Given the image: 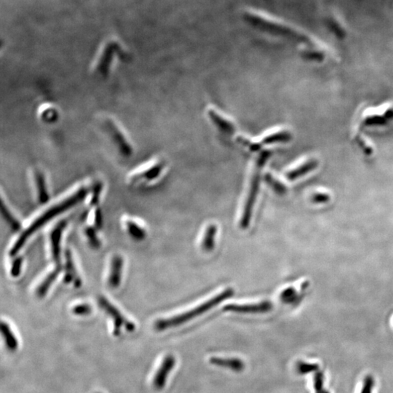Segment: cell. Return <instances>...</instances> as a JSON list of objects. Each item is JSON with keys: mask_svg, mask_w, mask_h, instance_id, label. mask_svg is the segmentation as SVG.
<instances>
[{"mask_svg": "<svg viewBox=\"0 0 393 393\" xmlns=\"http://www.w3.org/2000/svg\"><path fill=\"white\" fill-rule=\"evenodd\" d=\"M293 138L294 133L290 129L281 127L267 132L260 137L256 138V141L259 150L262 152L272 146L289 144Z\"/></svg>", "mask_w": 393, "mask_h": 393, "instance_id": "7c38bea8", "label": "cell"}, {"mask_svg": "<svg viewBox=\"0 0 393 393\" xmlns=\"http://www.w3.org/2000/svg\"><path fill=\"white\" fill-rule=\"evenodd\" d=\"M123 265L124 261L122 256H113L110 263L109 274L108 277V285L111 289H117L120 285Z\"/></svg>", "mask_w": 393, "mask_h": 393, "instance_id": "ac0fdd59", "label": "cell"}, {"mask_svg": "<svg viewBox=\"0 0 393 393\" xmlns=\"http://www.w3.org/2000/svg\"><path fill=\"white\" fill-rule=\"evenodd\" d=\"M209 362L214 366L226 368L236 372H242L244 370L245 364L241 359L236 358H223L213 357L210 358Z\"/></svg>", "mask_w": 393, "mask_h": 393, "instance_id": "ffe728a7", "label": "cell"}, {"mask_svg": "<svg viewBox=\"0 0 393 393\" xmlns=\"http://www.w3.org/2000/svg\"><path fill=\"white\" fill-rule=\"evenodd\" d=\"M218 232V227L216 224H211L207 226L205 235L202 241V248L205 252H211L215 247V237Z\"/></svg>", "mask_w": 393, "mask_h": 393, "instance_id": "cb8c5ba5", "label": "cell"}, {"mask_svg": "<svg viewBox=\"0 0 393 393\" xmlns=\"http://www.w3.org/2000/svg\"><path fill=\"white\" fill-rule=\"evenodd\" d=\"M331 196L330 192L325 189H317L311 194L310 201L315 205H322L329 202L331 200Z\"/></svg>", "mask_w": 393, "mask_h": 393, "instance_id": "484cf974", "label": "cell"}, {"mask_svg": "<svg viewBox=\"0 0 393 393\" xmlns=\"http://www.w3.org/2000/svg\"><path fill=\"white\" fill-rule=\"evenodd\" d=\"M393 122V104L372 108L364 113L362 125L366 127L385 126Z\"/></svg>", "mask_w": 393, "mask_h": 393, "instance_id": "4fadbf2b", "label": "cell"}, {"mask_svg": "<svg viewBox=\"0 0 393 393\" xmlns=\"http://www.w3.org/2000/svg\"><path fill=\"white\" fill-rule=\"evenodd\" d=\"M92 306L89 304H80L72 308V313L78 316H87L92 312Z\"/></svg>", "mask_w": 393, "mask_h": 393, "instance_id": "f546056e", "label": "cell"}, {"mask_svg": "<svg viewBox=\"0 0 393 393\" xmlns=\"http://www.w3.org/2000/svg\"><path fill=\"white\" fill-rule=\"evenodd\" d=\"M90 186H91L90 182L78 184L61 200L48 207L40 216L35 218V220L18 237L13 246L11 248L10 255L16 256L20 249L25 246L30 237L39 229L43 227L52 219H54L56 217L65 213L69 209L72 208L86 199L89 196Z\"/></svg>", "mask_w": 393, "mask_h": 393, "instance_id": "6da1fadb", "label": "cell"}, {"mask_svg": "<svg viewBox=\"0 0 393 393\" xmlns=\"http://www.w3.org/2000/svg\"><path fill=\"white\" fill-rule=\"evenodd\" d=\"M167 168V160L157 157L132 171L127 177V182L130 187L150 186L163 177Z\"/></svg>", "mask_w": 393, "mask_h": 393, "instance_id": "5b68a950", "label": "cell"}, {"mask_svg": "<svg viewBox=\"0 0 393 393\" xmlns=\"http://www.w3.org/2000/svg\"><path fill=\"white\" fill-rule=\"evenodd\" d=\"M98 124L119 155L125 158L133 155V144L122 125L114 118L103 116L99 118Z\"/></svg>", "mask_w": 393, "mask_h": 393, "instance_id": "8992f818", "label": "cell"}, {"mask_svg": "<svg viewBox=\"0 0 393 393\" xmlns=\"http://www.w3.org/2000/svg\"><path fill=\"white\" fill-rule=\"evenodd\" d=\"M263 182L278 196H286L289 193V182L284 177H280L272 171H264Z\"/></svg>", "mask_w": 393, "mask_h": 393, "instance_id": "e0dca14e", "label": "cell"}, {"mask_svg": "<svg viewBox=\"0 0 393 393\" xmlns=\"http://www.w3.org/2000/svg\"><path fill=\"white\" fill-rule=\"evenodd\" d=\"M65 266H64V282L66 284L73 283L75 287L79 288L82 286V281L79 276L75 262L72 258V253L69 250L65 252Z\"/></svg>", "mask_w": 393, "mask_h": 393, "instance_id": "d6986e66", "label": "cell"}, {"mask_svg": "<svg viewBox=\"0 0 393 393\" xmlns=\"http://www.w3.org/2000/svg\"><path fill=\"white\" fill-rule=\"evenodd\" d=\"M29 181L37 201L41 204L46 203L50 196V179L46 170L39 166H33L30 168Z\"/></svg>", "mask_w": 393, "mask_h": 393, "instance_id": "52a82bcc", "label": "cell"}, {"mask_svg": "<svg viewBox=\"0 0 393 393\" xmlns=\"http://www.w3.org/2000/svg\"><path fill=\"white\" fill-rule=\"evenodd\" d=\"M320 161L317 157H304L297 163L286 169L284 174V179L288 182H295L302 179L315 171L318 168Z\"/></svg>", "mask_w": 393, "mask_h": 393, "instance_id": "8fae6325", "label": "cell"}, {"mask_svg": "<svg viewBox=\"0 0 393 393\" xmlns=\"http://www.w3.org/2000/svg\"><path fill=\"white\" fill-rule=\"evenodd\" d=\"M205 114L210 123L220 134L226 138L237 136V125L232 118L213 106H207Z\"/></svg>", "mask_w": 393, "mask_h": 393, "instance_id": "9c48e42d", "label": "cell"}, {"mask_svg": "<svg viewBox=\"0 0 393 393\" xmlns=\"http://www.w3.org/2000/svg\"><path fill=\"white\" fill-rule=\"evenodd\" d=\"M67 225L66 220L60 221L59 224L55 226L50 234V247H51V255L53 262L56 266H61V242L62 233Z\"/></svg>", "mask_w": 393, "mask_h": 393, "instance_id": "9a60e30c", "label": "cell"}, {"mask_svg": "<svg viewBox=\"0 0 393 393\" xmlns=\"http://www.w3.org/2000/svg\"><path fill=\"white\" fill-rule=\"evenodd\" d=\"M85 233H86L87 238L89 239L90 245L93 248H96V249L100 248V240H99L98 236L97 235V232H96L94 227L89 226V227L86 228V230H85Z\"/></svg>", "mask_w": 393, "mask_h": 393, "instance_id": "f1b7e54d", "label": "cell"}, {"mask_svg": "<svg viewBox=\"0 0 393 393\" xmlns=\"http://www.w3.org/2000/svg\"><path fill=\"white\" fill-rule=\"evenodd\" d=\"M176 365V358L174 355H168L163 359L160 365V369L157 370L154 377L153 385L157 391H161L166 386L168 376L173 370Z\"/></svg>", "mask_w": 393, "mask_h": 393, "instance_id": "2e32d148", "label": "cell"}, {"mask_svg": "<svg viewBox=\"0 0 393 393\" xmlns=\"http://www.w3.org/2000/svg\"><path fill=\"white\" fill-rule=\"evenodd\" d=\"M22 265H23V258L17 257L15 260L12 262V265H11L10 275L13 278H17L19 276L20 271H21Z\"/></svg>", "mask_w": 393, "mask_h": 393, "instance_id": "4dcf8cb0", "label": "cell"}, {"mask_svg": "<svg viewBox=\"0 0 393 393\" xmlns=\"http://www.w3.org/2000/svg\"><path fill=\"white\" fill-rule=\"evenodd\" d=\"M273 304L271 301H264L257 304H227L224 306L223 310L225 312H235L240 314L265 313L273 310Z\"/></svg>", "mask_w": 393, "mask_h": 393, "instance_id": "5bb4252c", "label": "cell"}, {"mask_svg": "<svg viewBox=\"0 0 393 393\" xmlns=\"http://www.w3.org/2000/svg\"><path fill=\"white\" fill-rule=\"evenodd\" d=\"M243 18L247 24L261 32L281 38L289 39L297 43H311L310 39L301 33L295 31L285 24L268 19L257 14L246 12L243 15Z\"/></svg>", "mask_w": 393, "mask_h": 393, "instance_id": "277c9868", "label": "cell"}, {"mask_svg": "<svg viewBox=\"0 0 393 393\" xmlns=\"http://www.w3.org/2000/svg\"><path fill=\"white\" fill-rule=\"evenodd\" d=\"M125 226H126L129 235L133 240L141 241L147 237V232L145 229L141 227L133 220L127 219L125 221Z\"/></svg>", "mask_w": 393, "mask_h": 393, "instance_id": "d4e9b609", "label": "cell"}, {"mask_svg": "<svg viewBox=\"0 0 393 393\" xmlns=\"http://www.w3.org/2000/svg\"><path fill=\"white\" fill-rule=\"evenodd\" d=\"M98 304L100 307L112 319L113 324H114L113 334L114 336H119L122 328H125L129 332H133L135 331L136 325L134 323L129 321L128 319L121 313L120 311L116 308L114 304H111L106 297L103 295L98 296Z\"/></svg>", "mask_w": 393, "mask_h": 393, "instance_id": "30bf717a", "label": "cell"}, {"mask_svg": "<svg viewBox=\"0 0 393 393\" xmlns=\"http://www.w3.org/2000/svg\"><path fill=\"white\" fill-rule=\"evenodd\" d=\"M39 119L45 124H53L59 119V111L55 105L42 104L38 110Z\"/></svg>", "mask_w": 393, "mask_h": 393, "instance_id": "44dd1931", "label": "cell"}, {"mask_svg": "<svg viewBox=\"0 0 393 393\" xmlns=\"http://www.w3.org/2000/svg\"><path fill=\"white\" fill-rule=\"evenodd\" d=\"M61 271H62L61 265L56 266L54 270L50 272L49 274L45 277V279L39 284L38 288L37 289L36 295H37V296L39 297V298H43L46 295L50 288L51 287L52 284L57 279Z\"/></svg>", "mask_w": 393, "mask_h": 393, "instance_id": "7402d4cb", "label": "cell"}, {"mask_svg": "<svg viewBox=\"0 0 393 393\" xmlns=\"http://www.w3.org/2000/svg\"><path fill=\"white\" fill-rule=\"evenodd\" d=\"M1 331L7 350L10 352L16 351L19 344H18V340L17 339L16 336L14 334L13 331L11 330L8 323L4 321L1 322Z\"/></svg>", "mask_w": 393, "mask_h": 393, "instance_id": "603a6c76", "label": "cell"}, {"mask_svg": "<svg viewBox=\"0 0 393 393\" xmlns=\"http://www.w3.org/2000/svg\"><path fill=\"white\" fill-rule=\"evenodd\" d=\"M272 155V151L268 149H264L262 152L256 154L247 186L248 189L246 200L240 218V226L242 229H248L251 224L254 207L260 192L261 185L263 182L264 168L267 162L271 158Z\"/></svg>", "mask_w": 393, "mask_h": 393, "instance_id": "7a4b0ae2", "label": "cell"}, {"mask_svg": "<svg viewBox=\"0 0 393 393\" xmlns=\"http://www.w3.org/2000/svg\"><path fill=\"white\" fill-rule=\"evenodd\" d=\"M391 324H392V325L393 326V314L392 317H391Z\"/></svg>", "mask_w": 393, "mask_h": 393, "instance_id": "1f68e13d", "label": "cell"}, {"mask_svg": "<svg viewBox=\"0 0 393 393\" xmlns=\"http://www.w3.org/2000/svg\"><path fill=\"white\" fill-rule=\"evenodd\" d=\"M115 56L122 61H128L130 59L128 53L122 49L119 43L112 41L106 45L96 65V72L102 78H107L109 75Z\"/></svg>", "mask_w": 393, "mask_h": 393, "instance_id": "ba28073f", "label": "cell"}, {"mask_svg": "<svg viewBox=\"0 0 393 393\" xmlns=\"http://www.w3.org/2000/svg\"><path fill=\"white\" fill-rule=\"evenodd\" d=\"M281 301L285 304H295L301 298V294L297 292L296 289L293 286L286 288L280 295Z\"/></svg>", "mask_w": 393, "mask_h": 393, "instance_id": "4316f807", "label": "cell"}, {"mask_svg": "<svg viewBox=\"0 0 393 393\" xmlns=\"http://www.w3.org/2000/svg\"><path fill=\"white\" fill-rule=\"evenodd\" d=\"M1 210L3 216L4 217V218H5L6 221L8 222V224L12 226V228L15 229V230H18L20 227L19 222H18V220L15 218V217L12 214L7 205L4 203V199H3V198H1Z\"/></svg>", "mask_w": 393, "mask_h": 393, "instance_id": "83f0119b", "label": "cell"}, {"mask_svg": "<svg viewBox=\"0 0 393 393\" xmlns=\"http://www.w3.org/2000/svg\"><path fill=\"white\" fill-rule=\"evenodd\" d=\"M234 295H235V290L232 288H228L210 299L207 300L187 312L168 318L159 319L154 324L155 329L157 331H162L185 324L187 322L208 312L217 305L230 298Z\"/></svg>", "mask_w": 393, "mask_h": 393, "instance_id": "3957f363", "label": "cell"}, {"mask_svg": "<svg viewBox=\"0 0 393 393\" xmlns=\"http://www.w3.org/2000/svg\"></svg>", "mask_w": 393, "mask_h": 393, "instance_id": "d6a6232c", "label": "cell"}]
</instances>
